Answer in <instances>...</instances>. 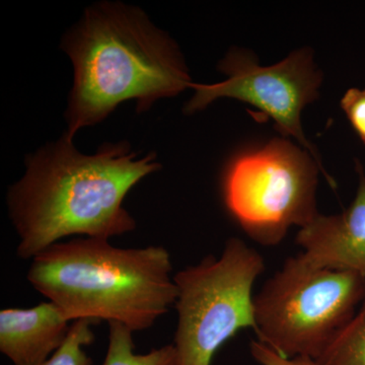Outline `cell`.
<instances>
[{
	"label": "cell",
	"mask_w": 365,
	"mask_h": 365,
	"mask_svg": "<svg viewBox=\"0 0 365 365\" xmlns=\"http://www.w3.org/2000/svg\"><path fill=\"white\" fill-rule=\"evenodd\" d=\"M71 322L51 302L0 312V351L14 365H41L61 347Z\"/></svg>",
	"instance_id": "9"
},
{
	"label": "cell",
	"mask_w": 365,
	"mask_h": 365,
	"mask_svg": "<svg viewBox=\"0 0 365 365\" xmlns=\"http://www.w3.org/2000/svg\"><path fill=\"white\" fill-rule=\"evenodd\" d=\"M61 48L74 68L66 112L71 139L104 121L122 103L135 100L137 112L143 113L193 86L175 41L140 9L121 2L88 6Z\"/></svg>",
	"instance_id": "2"
},
{
	"label": "cell",
	"mask_w": 365,
	"mask_h": 365,
	"mask_svg": "<svg viewBox=\"0 0 365 365\" xmlns=\"http://www.w3.org/2000/svg\"><path fill=\"white\" fill-rule=\"evenodd\" d=\"M359 182L349 207L340 215H318L300 228L295 242L317 267L352 271L365 279V173L356 162Z\"/></svg>",
	"instance_id": "8"
},
{
	"label": "cell",
	"mask_w": 365,
	"mask_h": 365,
	"mask_svg": "<svg viewBox=\"0 0 365 365\" xmlns=\"http://www.w3.org/2000/svg\"><path fill=\"white\" fill-rule=\"evenodd\" d=\"M319 365H365V299L318 360Z\"/></svg>",
	"instance_id": "11"
},
{
	"label": "cell",
	"mask_w": 365,
	"mask_h": 365,
	"mask_svg": "<svg viewBox=\"0 0 365 365\" xmlns=\"http://www.w3.org/2000/svg\"><path fill=\"white\" fill-rule=\"evenodd\" d=\"M218 68L227 78L213 85L193 83L195 93L185 112L202 111L222 98L254 106L275 122L276 129L283 136L297 139L322 167L318 151L304 136L300 121L304 107L318 98L322 83L321 71L314 66L311 50L304 48L279 63L264 67L248 52L234 49L227 53Z\"/></svg>",
	"instance_id": "7"
},
{
	"label": "cell",
	"mask_w": 365,
	"mask_h": 365,
	"mask_svg": "<svg viewBox=\"0 0 365 365\" xmlns=\"http://www.w3.org/2000/svg\"><path fill=\"white\" fill-rule=\"evenodd\" d=\"M160 169L155 153L138 158L127 141L103 144L91 155L66 133L46 144L26 157L25 175L7 192L18 256L34 259L71 235L109 240L135 230L125 198Z\"/></svg>",
	"instance_id": "1"
},
{
	"label": "cell",
	"mask_w": 365,
	"mask_h": 365,
	"mask_svg": "<svg viewBox=\"0 0 365 365\" xmlns=\"http://www.w3.org/2000/svg\"><path fill=\"white\" fill-rule=\"evenodd\" d=\"M319 170L335 188L309 151L287 139H273L230 160L222 178L223 202L251 239L275 246L290 227H304L319 215Z\"/></svg>",
	"instance_id": "5"
},
{
	"label": "cell",
	"mask_w": 365,
	"mask_h": 365,
	"mask_svg": "<svg viewBox=\"0 0 365 365\" xmlns=\"http://www.w3.org/2000/svg\"><path fill=\"white\" fill-rule=\"evenodd\" d=\"M265 268L263 257L232 237L220 257H205L174 275L176 365H211L220 348L242 329L258 334L255 280Z\"/></svg>",
	"instance_id": "6"
},
{
	"label": "cell",
	"mask_w": 365,
	"mask_h": 365,
	"mask_svg": "<svg viewBox=\"0 0 365 365\" xmlns=\"http://www.w3.org/2000/svg\"><path fill=\"white\" fill-rule=\"evenodd\" d=\"M109 346L103 365H176L174 345H165L148 354L134 353L133 331L119 322H110Z\"/></svg>",
	"instance_id": "10"
},
{
	"label": "cell",
	"mask_w": 365,
	"mask_h": 365,
	"mask_svg": "<svg viewBox=\"0 0 365 365\" xmlns=\"http://www.w3.org/2000/svg\"><path fill=\"white\" fill-rule=\"evenodd\" d=\"M97 324V322L91 319L72 322L63 344L41 365H91V359L83 347L95 341L93 326Z\"/></svg>",
	"instance_id": "12"
},
{
	"label": "cell",
	"mask_w": 365,
	"mask_h": 365,
	"mask_svg": "<svg viewBox=\"0 0 365 365\" xmlns=\"http://www.w3.org/2000/svg\"><path fill=\"white\" fill-rule=\"evenodd\" d=\"M167 249L118 248L79 237L52 245L32 259L26 278L69 322H119L150 329L178 297Z\"/></svg>",
	"instance_id": "3"
},
{
	"label": "cell",
	"mask_w": 365,
	"mask_h": 365,
	"mask_svg": "<svg viewBox=\"0 0 365 365\" xmlns=\"http://www.w3.org/2000/svg\"><path fill=\"white\" fill-rule=\"evenodd\" d=\"M250 352L252 356L260 365H319L316 360L309 357H294L287 359L273 351L268 346L261 342L252 341L250 344Z\"/></svg>",
	"instance_id": "14"
},
{
	"label": "cell",
	"mask_w": 365,
	"mask_h": 365,
	"mask_svg": "<svg viewBox=\"0 0 365 365\" xmlns=\"http://www.w3.org/2000/svg\"><path fill=\"white\" fill-rule=\"evenodd\" d=\"M341 107L353 129L365 144V88H350L341 100Z\"/></svg>",
	"instance_id": "13"
},
{
	"label": "cell",
	"mask_w": 365,
	"mask_h": 365,
	"mask_svg": "<svg viewBox=\"0 0 365 365\" xmlns=\"http://www.w3.org/2000/svg\"><path fill=\"white\" fill-rule=\"evenodd\" d=\"M365 299V279L352 271L288 258L254 297L258 341L287 359L318 360Z\"/></svg>",
	"instance_id": "4"
}]
</instances>
